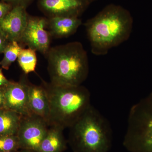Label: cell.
I'll list each match as a JSON object with an SVG mask.
<instances>
[{
    "mask_svg": "<svg viewBox=\"0 0 152 152\" xmlns=\"http://www.w3.org/2000/svg\"><path fill=\"white\" fill-rule=\"evenodd\" d=\"M48 126L45 120L36 115L22 117L17 134L20 149L37 152Z\"/></svg>",
    "mask_w": 152,
    "mask_h": 152,
    "instance_id": "8992f818",
    "label": "cell"
},
{
    "mask_svg": "<svg viewBox=\"0 0 152 152\" xmlns=\"http://www.w3.org/2000/svg\"><path fill=\"white\" fill-rule=\"evenodd\" d=\"M29 84L24 81L9 82L2 87L4 95V109L15 112L22 116L34 115L29 104Z\"/></svg>",
    "mask_w": 152,
    "mask_h": 152,
    "instance_id": "52a82bcc",
    "label": "cell"
},
{
    "mask_svg": "<svg viewBox=\"0 0 152 152\" xmlns=\"http://www.w3.org/2000/svg\"><path fill=\"white\" fill-rule=\"evenodd\" d=\"M22 116L6 109H0V135H15Z\"/></svg>",
    "mask_w": 152,
    "mask_h": 152,
    "instance_id": "5bb4252c",
    "label": "cell"
},
{
    "mask_svg": "<svg viewBox=\"0 0 152 152\" xmlns=\"http://www.w3.org/2000/svg\"><path fill=\"white\" fill-rule=\"evenodd\" d=\"M133 24L132 17L126 9L113 4L106 7L85 24L92 53L103 56L127 40Z\"/></svg>",
    "mask_w": 152,
    "mask_h": 152,
    "instance_id": "6da1fadb",
    "label": "cell"
},
{
    "mask_svg": "<svg viewBox=\"0 0 152 152\" xmlns=\"http://www.w3.org/2000/svg\"><path fill=\"white\" fill-rule=\"evenodd\" d=\"M48 61L51 83L55 86H81L88 75V58L79 42L51 49L48 52Z\"/></svg>",
    "mask_w": 152,
    "mask_h": 152,
    "instance_id": "7a4b0ae2",
    "label": "cell"
},
{
    "mask_svg": "<svg viewBox=\"0 0 152 152\" xmlns=\"http://www.w3.org/2000/svg\"><path fill=\"white\" fill-rule=\"evenodd\" d=\"M37 152H63L66 148V141L64 134V129L50 126Z\"/></svg>",
    "mask_w": 152,
    "mask_h": 152,
    "instance_id": "4fadbf2b",
    "label": "cell"
},
{
    "mask_svg": "<svg viewBox=\"0 0 152 152\" xmlns=\"http://www.w3.org/2000/svg\"><path fill=\"white\" fill-rule=\"evenodd\" d=\"M50 29L54 35L59 37H65L75 34L82 24L79 18L56 16L50 18Z\"/></svg>",
    "mask_w": 152,
    "mask_h": 152,
    "instance_id": "7c38bea8",
    "label": "cell"
},
{
    "mask_svg": "<svg viewBox=\"0 0 152 152\" xmlns=\"http://www.w3.org/2000/svg\"><path fill=\"white\" fill-rule=\"evenodd\" d=\"M20 149L18 140L15 135H0V152L15 151Z\"/></svg>",
    "mask_w": 152,
    "mask_h": 152,
    "instance_id": "e0dca14e",
    "label": "cell"
},
{
    "mask_svg": "<svg viewBox=\"0 0 152 152\" xmlns=\"http://www.w3.org/2000/svg\"><path fill=\"white\" fill-rule=\"evenodd\" d=\"M9 82L3 75L1 70L0 69V87L4 86L7 84Z\"/></svg>",
    "mask_w": 152,
    "mask_h": 152,
    "instance_id": "44dd1931",
    "label": "cell"
},
{
    "mask_svg": "<svg viewBox=\"0 0 152 152\" xmlns=\"http://www.w3.org/2000/svg\"><path fill=\"white\" fill-rule=\"evenodd\" d=\"M69 129V143L74 152H108L110 149V126L92 105Z\"/></svg>",
    "mask_w": 152,
    "mask_h": 152,
    "instance_id": "277c9868",
    "label": "cell"
},
{
    "mask_svg": "<svg viewBox=\"0 0 152 152\" xmlns=\"http://www.w3.org/2000/svg\"><path fill=\"white\" fill-rule=\"evenodd\" d=\"M4 1L9 2L15 3L16 4V6H23L26 7L27 4L31 1V0H4Z\"/></svg>",
    "mask_w": 152,
    "mask_h": 152,
    "instance_id": "d6986e66",
    "label": "cell"
},
{
    "mask_svg": "<svg viewBox=\"0 0 152 152\" xmlns=\"http://www.w3.org/2000/svg\"><path fill=\"white\" fill-rule=\"evenodd\" d=\"M12 10L10 4L4 2H0V20L4 18Z\"/></svg>",
    "mask_w": 152,
    "mask_h": 152,
    "instance_id": "ac0fdd59",
    "label": "cell"
},
{
    "mask_svg": "<svg viewBox=\"0 0 152 152\" xmlns=\"http://www.w3.org/2000/svg\"><path fill=\"white\" fill-rule=\"evenodd\" d=\"M90 2L91 1H94V0H89Z\"/></svg>",
    "mask_w": 152,
    "mask_h": 152,
    "instance_id": "d4e9b609",
    "label": "cell"
},
{
    "mask_svg": "<svg viewBox=\"0 0 152 152\" xmlns=\"http://www.w3.org/2000/svg\"><path fill=\"white\" fill-rule=\"evenodd\" d=\"M47 22L40 18L28 17L21 39L29 48L46 53L49 50L50 37L45 30Z\"/></svg>",
    "mask_w": 152,
    "mask_h": 152,
    "instance_id": "ba28073f",
    "label": "cell"
},
{
    "mask_svg": "<svg viewBox=\"0 0 152 152\" xmlns=\"http://www.w3.org/2000/svg\"><path fill=\"white\" fill-rule=\"evenodd\" d=\"M43 86L50 106L49 126L70 128L91 106L89 91L82 85L61 86L50 83Z\"/></svg>",
    "mask_w": 152,
    "mask_h": 152,
    "instance_id": "3957f363",
    "label": "cell"
},
{
    "mask_svg": "<svg viewBox=\"0 0 152 152\" xmlns=\"http://www.w3.org/2000/svg\"><path fill=\"white\" fill-rule=\"evenodd\" d=\"M89 0H38L40 8L52 17L79 18L88 7Z\"/></svg>",
    "mask_w": 152,
    "mask_h": 152,
    "instance_id": "30bf717a",
    "label": "cell"
},
{
    "mask_svg": "<svg viewBox=\"0 0 152 152\" xmlns=\"http://www.w3.org/2000/svg\"><path fill=\"white\" fill-rule=\"evenodd\" d=\"M17 151H8V152H16Z\"/></svg>",
    "mask_w": 152,
    "mask_h": 152,
    "instance_id": "cb8c5ba5",
    "label": "cell"
},
{
    "mask_svg": "<svg viewBox=\"0 0 152 152\" xmlns=\"http://www.w3.org/2000/svg\"><path fill=\"white\" fill-rule=\"evenodd\" d=\"M28 96L29 104L32 113L43 119L48 124L50 106L44 87L29 84Z\"/></svg>",
    "mask_w": 152,
    "mask_h": 152,
    "instance_id": "8fae6325",
    "label": "cell"
},
{
    "mask_svg": "<svg viewBox=\"0 0 152 152\" xmlns=\"http://www.w3.org/2000/svg\"><path fill=\"white\" fill-rule=\"evenodd\" d=\"M123 145L129 152H152V92L130 110Z\"/></svg>",
    "mask_w": 152,
    "mask_h": 152,
    "instance_id": "5b68a950",
    "label": "cell"
},
{
    "mask_svg": "<svg viewBox=\"0 0 152 152\" xmlns=\"http://www.w3.org/2000/svg\"><path fill=\"white\" fill-rule=\"evenodd\" d=\"M6 38L0 33V52L4 51L6 46L5 45Z\"/></svg>",
    "mask_w": 152,
    "mask_h": 152,
    "instance_id": "7402d4cb",
    "label": "cell"
},
{
    "mask_svg": "<svg viewBox=\"0 0 152 152\" xmlns=\"http://www.w3.org/2000/svg\"><path fill=\"white\" fill-rule=\"evenodd\" d=\"M26 7L16 6L0 20V33L11 41L21 39L28 21Z\"/></svg>",
    "mask_w": 152,
    "mask_h": 152,
    "instance_id": "9c48e42d",
    "label": "cell"
},
{
    "mask_svg": "<svg viewBox=\"0 0 152 152\" xmlns=\"http://www.w3.org/2000/svg\"><path fill=\"white\" fill-rule=\"evenodd\" d=\"M19 65L25 74L34 72L37 64L36 50L28 48L22 49L18 57Z\"/></svg>",
    "mask_w": 152,
    "mask_h": 152,
    "instance_id": "9a60e30c",
    "label": "cell"
},
{
    "mask_svg": "<svg viewBox=\"0 0 152 152\" xmlns=\"http://www.w3.org/2000/svg\"><path fill=\"white\" fill-rule=\"evenodd\" d=\"M16 152H34L32 151H29V150L26 149H21L19 151H17Z\"/></svg>",
    "mask_w": 152,
    "mask_h": 152,
    "instance_id": "603a6c76",
    "label": "cell"
},
{
    "mask_svg": "<svg viewBox=\"0 0 152 152\" xmlns=\"http://www.w3.org/2000/svg\"><path fill=\"white\" fill-rule=\"evenodd\" d=\"M22 49L17 41H11L10 43L7 45L4 50V58L0 63L2 68L8 69L11 64L18 58Z\"/></svg>",
    "mask_w": 152,
    "mask_h": 152,
    "instance_id": "2e32d148",
    "label": "cell"
},
{
    "mask_svg": "<svg viewBox=\"0 0 152 152\" xmlns=\"http://www.w3.org/2000/svg\"><path fill=\"white\" fill-rule=\"evenodd\" d=\"M4 109V95L2 87H0V109Z\"/></svg>",
    "mask_w": 152,
    "mask_h": 152,
    "instance_id": "ffe728a7",
    "label": "cell"
}]
</instances>
